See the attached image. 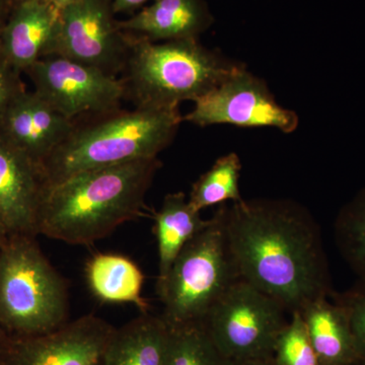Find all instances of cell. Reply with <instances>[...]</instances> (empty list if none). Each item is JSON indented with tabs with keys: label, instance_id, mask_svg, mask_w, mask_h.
Returning <instances> with one entry per match:
<instances>
[{
	"label": "cell",
	"instance_id": "cell-1",
	"mask_svg": "<svg viewBox=\"0 0 365 365\" xmlns=\"http://www.w3.org/2000/svg\"><path fill=\"white\" fill-rule=\"evenodd\" d=\"M225 230L241 279L285 311L333 294L318 223L300 204L263 198L225 204Z\"/></svg>",
	"mask_w": 365,
	"mask_h": 365
},
{
	"label": "cell",
	"instance_id": "cell-2",
	"mask_svg": "<svg viewBox=\"0 0 365 365\" xmlns=\"http://www.w3.org/2000/svg\"><path fill=\"white\" fill-rule=\"evenodd\" d=\"M162 163L132 160L78 173L48 185L37 235L68 245H91L136 218Z\"/></svg>",
	"mask_w": 365,
	"mask_h": 365
},
{
	"label": "cell",
	"instance_id": "cell-3",
	"mask_svg": "<svg viewBox=\"0 0 365 365\" xmlns=\"http://www.w3.org/2000/svg\"><path fill=\"white\" fill-rule=\"evenodd\" d=\"M179 109L135 107L78 120L68 137L42 163L48 185L100 168L155 158L173 143Z\"/></svg>",
	"mask_w": 365,
	"mask_h": 365
},
{
	"label": "cell",
	"instance_id": "cell-4",
	"mask_svg": "<svg viewBox=\"0 0 365 365\" xmlns=\"http://www.w3.org/2000/svg\"><path fill=\"white\" fill-rule=\"evenodd\" d=\"M131 35L121 74L125 98L135 107L179 109L195 102L244 66L198 39L151 42Z\"/></svg>",
	"mask_w": 365,
	"mask_h": 365
},
{
	"label": "cell",
	"instance_id": "cell-5",
	"mask_svg": "<svg viewBox=\"0 0 365 365\" xmlns=\"http://www.w3.org/2000/svg\"><path fill=\"white\" fill-rule=\"evenodd\" d=\"M66 279L35 235H11L0 248V326L18 337L51 332L68 322Z\"/></svg>",
	"mask_w": 365,
	"mask_h": 365
},
{
	"label": "cell",
	"instance_id": "cell-6",
	"mask_svg": "<svg viewBox=\"0 0 365 365\" xmlns=\"http://www.w3.org/2000/svg\"><path fill=\"white\" fill-rule=\"evenodd\" d=\"M241 279L225 230V204L184 247L157 294L170 327L203 323L218 299Z\"/></svg>",
	"mask_w": 365,
	"mask_h": 365
},
{
	"label": "cell",
	"instance_id": "cell-7",
	"mask_svg": "<svg viewBox=\"0 0 365 365\" xmlns=\"http://www.w3.org/2000/svg\"><path fill=\"white\" fill-rule=\"evenodd\" d=\"M285 312L276 300L240 279L218 299L203 324L220 351L240 364L272 356L287 323Z\"/></svg>",
	"mask_w": 365,
	"mask_h": 365
},
{
	"label": "cell",
	"instance_id": "cell-8",
	"mask_svg": "<svg viewBox=\"0 0 365 365\" xmlns=\"http://www.w3.org/2000/svg\"><path fill=\"white\" fill-rule=\"evenodd\" d=\"M130 44L131 35L120 28L109 0H78L59 9L48 54L66 57L118 78Z\"/></svg>",
	"mask_w": 365,
	"mask_h": 365
},
{
	"label": "cell",
	"instance_id": "cell-9",
	"mask_svg": "<svg viewBox=\"0 0 365 365\" xmlns=\"http://www.w3.org/2000/svg\"><path fill=\"white\" fill-rule=\"evenodd\" d=\"M25 74L34 91L72 121L120 109L125 98L119 78L57 54L45 55Z\"/></svg>",
	"mask_w": 365,
	"mask_h": 365
},
{
	"label": "cell",
	"instance_id": "cell-10",
	"mask_svg": "<svg viewBox=\"0 0 365 365\" xmlns=\"http://www.w3.org/2000/svg\"><path fill=\"white\" fill-rule=\"evenodd\" d=\"M194 104L182 121L199 127L220 124L242 128L272 127L283 133H292L299 124L297 113L282 107L266 81L245 66Z\"/></svg>",
	"mask_w": 365,
	"mask_h": 365
},
{
	"label": "cell",
	"instance_id": "cell-11",
	"mask_svg": "<svg viewBox=\"0 0 365 365\" xmlns=\"http://www.w3.org/2000/svg\"><path fill=\"white\" fill-rule=\"evenodd\" d=\"M115 330L105 319L86 314L51 332L18 337L4 350L1 365H104Z\"/></svg>",
	"mask_w": 365,
	"mask_h": 365
},
{
	"label": "cell",
	"instance_id": "cell-12",
	"mask_svg": "<svg viewBox=\"0 0 365 365\" xmlns=\"http://www.w3.org/2000/svg\"><path fill=\"white\" fill-rule=\"evenodd\" d=\"M47 182L42 165L0 127V213L11 235H37L38 213Z\"/></svg>",
	"mask_w": 365,
	"mask_h": 365
},
{
	"label": "cell",
	"instance_id": "cell-13",
	"mask_svg": "<svg viewBox=\"0 0 365 365\" xmlns=\"http://www.w3.org/2000/svg\"><path fill=\"white\" fill-rule=\"evenodd\" d=\"M76 121L56 111L35 91H26L0 120L4 133L35 162L44 163L73 130Z\"/></svg>",
	"mask_w": 365,
	"mask_h": 365
},
{
	"label": "cell",
	"instance_id": "cell-14",
	"mask_svg": "<svg viewBox=\"0 0 365 365\" xmlns=\"http://www.w3.org/2000/svg\"><path fill=\"white\" fill-rule=\"evenodd\" d=\"M59 9L50 0H25L11 7L0 28L6 61L25 73L49 53Z\"/></svg>",
	"mask_w": 365,
	"mask_h": 365
},
{
	"label": "cell",
	"instance_id": "cell-15",
	"mask_svg": "<svg viewBox=\"0 0 365 365\" xmlns=\"http://www.w3.org/2000/svg\"><path fill=\"white\" fill-rule=\"evenodd\" d=\"M212 24L205 0H155L127 20L119 21L124 32L151 42L199 40Z\"/></svg>",
	"mask_w": 365,
	"mask_h": 365
},
{
	"label": "cell",
	"instance_id": "cell-16",
	"mask_svg": "<svg viewBox=\"0 0 365 365\" xmlns=\"http://www.w3.org/2000/svg\"><path fill=\"white\" fill-rule=\"evenodd\" d=\"M299 312L321 365L359 364L349 318L338 302L321 297Z\"/></svg>",
	"mask_w": 365,
	"mask_h": 365
},
{
	"label": "cell",
	"instance_id": "cell-17",
	"mask_svg": "<svg viewBox=\"0 0 365 365\" xmlns=\"http://www.w3.org/2000/svg\"><path fill=\"white\" fill-rule=\"evenodd\" d=\"M170 327L162 314L144 312L113 335L104 365H165Z\"/></svg>",
	"mask_w": 365,
	"mask_h": 365
},
{
	"label": "cell",
	"instance_id": "cell-18",
	"mask_svg": "<svg viewBox=\"0 0 365 365\" xmlns=\"http://www.w3.org/2000/svg\"><path fill=\"white\" fill-rule=\"evenodd\" d=\"M200 212L193 208L182 192L168 194L155 215V232L158 242L160 285L169 274L173 263L184 247L207 225Z\"/></svg>",
	"mask_w": 365,
	"mask_h": 365
},
{
	"label": "cell",
	"instance_id": "cell-19",
	"mask_svg": "<svg viewBox=\"0 0 365 365\" xmlns=\"http://www.w3.org/2000/svg\"><path fill=\"white\" fill-rule=\"evenodd\" d=\"M91 294L109 304H133L141 313L148 304L141 297L144 275L131 259L118 254H96L86 266Z\"/></svg>",
	"mask_w": 365,
	"mask_h": 365
},
{
	"label": "cell",
	"instance_id": "cell-20",
	"mask_svg": "<svg viewBox=\"0 0 365 365\" xmlns=\"http://www.w3.org/2000/svg\"><path fill=\"white\" fill-rule=\"evenodd\" d=\"M242 162L235 153H227L216 160L212 167L199 178L188 197L190 204L201 212L203 209L240 202Z\"/></svg>",
	"mask_w": 365,
	"mask_h": 365
},
{
	"label": "cell",
	"instance_id": "cell-21",
	"mask_svg": "<svg viewBox=\"0 0 365 365\" xmlns=\"http://www.w3.org/2000/svg\"><path fill=\"white\" fill-rule=\"evenodd\" d=\"M334 235L341 256L365 282V187L338 213Z\"/></svg>",
	"mask_w": 365,
	"mask_h": 365
},
{
	"label": "cell",
	"instance_id": "cell-22",
	"mask_svg": "<svg viewBox=\"0 0 365 365\" xmlns=\"http://www.w3.org/2000/svg\"><path fill=\"white\" fill-rule=\"evenodd\" d=\"M165 365L235 364L216 347L203 323H192L170 327L169 351Z\"/></svg>",
	"mask_w": 365,
	"mask_h": 365
},
{
	"label": "cell",
	"instance_id": "cell-23",
	"mask_svg": "<svg viewBox=\"0 0 365 365\" xmlns=\"http://www.w3.org/2000/svg\"><path fill=\"white\" fill-rule=\"evenodd\" d=\"M281 330L272 356L277 365H321L299 312Z\"/></svg>",
	"mask_w": 365,
	"mask_h": 365
},
{
	"label": "cell",
	"instance_id": "cell-24",
	"mask_svg": "<svg viewBox=\"0 0 365 365\" xmlns=\"http://www.w3.org/2000/svg\"><path fill=\"white\" fill-rule=\"evenodd\" d=\"M331 297L347 313L351 325L359 364L365 365V282L359 281L342 294H333Z\"/></svg>",
	"mask_w": 365,
	"mask_h": 365
},
{
	"label": "cell",
	"instance_id": "cell-25",
	"mask_svg": "<svg viewBox=\"0 0 365 365\" xmlns=\"http://www.w3.org/2000/svg\"><path fill=\"white\" fill-rule=\"evenodd\" d=\"M21 74L6 59L0 60V120L14 101L26 91Z\"/></svg>",
	"mask_w": 365,
	"mask_h": 365
},
{
	"label": "cell",
	"instance_id": "cell-26",
	"mask_svg": "<svg viewBox=\"0 0 365 365\" xmlns=\"http://www.w3.org/2000/svg\"><path fill=\"white\" fill-rule=\"evenodd\" d=\"M114 14H131L133 16L137 11L148 6L155 0H109Z\"/></svg>",
	"mask_w": 365,
	"mask_h": 365
},
{
	"label": "cell",
	"instance_id": "cell-27",
	"mask_svg": "<svg viewBox=\"0 0 365 365\" xmlns=\"http://www.w3.org/2000/svg\"><path fill=\"white\" fill-rule=\"evenodd\" d=\"M235 365H277L273 356L261 357V359L247 360V361L240 362Z\"/></svg>",
	"mask_w": 365,
	"mask_h": 365
},
{
	"label": "cell",
	"instance_id": "cell-28",
	"mask_svg": "<svg viewBox=\"0 0 365 365\" xmlns=\"http://www.w3.org/2000/svg\"><path fill=\"white\" fill-rule=\"evenodd\" d=\"M9 235H11V232H9V228H7L6 222H4V217H2L1 213H0V248L4 246Z\"/></svg>",
	"mask_w": 365,
	"mask_h": 365
},
{
	"label": "cell",
	"instance_id": "cell-29",
	"mask_svg": "<svg viewBox=\"0 0 365 365\" xmlns=\"http://www.w3.org/2000/svg\"><path fill=\"white\" fill-rule=\"evenodd\" d=\"M9 11H11V7L7 4L6 0H0V28L6 21Z\"/></svg>",
	"mask_w": 365,
	"mask_h": 365
},
{
	"label": "cell",
	"instance_id": "cell-30",
	"mask_svg": "<svg viewBox=\"0 0 365 365\" xmlns=\"http://www.w3.org/2000/svg\"><path fill=\"white\" fill-rule=\"evenodd\" d=\"M50 1L52 2L53 6L56 7V9H61L64 6L72 4V2L78 1V0H50Z\"/></svg>",
	"mask_w": 365,
	"mask_h": 365
},
{
	"label": "cell",
	"instance_id": "cell-31",
	"mask_svg": "<svg viewBox=\"0 0 365 365\" xmlns=\"http://www.w3.org/2000/svg\"><path fill=\"white\" fill-rule=\"evenodd\" d=\"M6 1L11 9V7L16 6V4H20L21 1H25V0H6Z\"/></svg>",
	"mask_w": 365,
	"mask_h": 365
},
{
	"label": "cell",
	"instance_id": "cell-32",
	"mask_svg": "<svg viewBox=\"0 0 365 365\" xmlns=\"http://www.w3.org/2000/svg\"><path fill=\"white\" fill-rule=\"evenodd\" d=\"M4 59H6V58H4V51H2L1 38H0V60H4Z\"/></svg>",
	"mask_w": 365,
	"mask_h": 365
},
{
	"label": "cell",
	"instance_id": "cell-33",
	"mask_svg": "<svg viewBox=\"0 0 365 365\" xmlns=\"http://www.w3.org/2000/svg\"><path fill=\"white\" fill-rule=\"evenodd\" d=\"M4 330V329L1 328V326H0V331Z\"/></svg>",
	"mask_w": 365,
	"mask_h": 365
},
{
	"label": "cell",
	"instance_id": "cell-34",
	"mask_svg": "<svg viewBox=\"0 0 365 365\" xmlns=\"http://www.w3.org/2000/svg\"><path fill=\"white\" fill-rule=\"evenodd\" d=\"M353 365H360L359 364H353Z\"/></svg>",
	"mask_w": 365,
	"mask_h": 365
}]
</instances>
